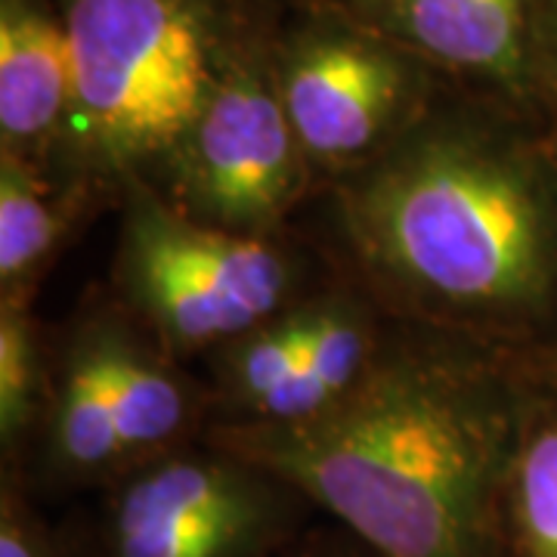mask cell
Here are the masks:
<instances>
[{
    "mask_svg": "<svg viewBox=\"0 0 557 557\" xmlns=\"http://www.w3.org/2000/svg\"><path fill=\"white\" fill-rule=\"evenodd\" d=\"M530 50L536 75L542 115L557 106V0H533L530 16Z\"/></svg>",
    "mask_w": 557,
    "mask_h": 557,
    "instance_id": "18",
    "label": "cell"
},
{
    "mask_svg": "<svg viewBox=\"0 0 557 557\" xmlns=\"http://www.w3.org/2000/svg\"><path fill=\"white\" fill-rule=\"evenodd\" d=\"M50 394L38 329L28 300H0V443L7 465H20L38 434Z\"/></svg>",
    "mask_w": 557,
    "mask_h": 557,
    "instance_id": "16",
    "label": "cell"
},
{
    "mask_svg": "<svg viewBox=\"0 0 557 557\" xmlns=\"http://www.w3.org/2000/svg\"><path fill=\"white\" fill-rule=\"evenodd\" d=\"M319 298H304L295 307L282 310L278 317L267 319L218 354V391L226 418L220 421H242L258 409L263 399L276 391L288 372L298 366L300 354L317 325Z\"/></svg>",
    "mask_w": 557,
    "mask_h": 557,
    "instance_id": "15",
    "label": "cell"
},
{
    "mask_svg": "<svg viewBox=\"0 0 557 557\" xmlns=\"http://www.w3.org/2000/svg\"><path fill=\"white\" fill-rule=\"evenodd\" d=\"M78 557H276L300 539L310 502L208 437L139 461L100 490Z\"/></svg>",
    "mask_w": 557,
    "mask_h": 557,
    "instance_id": "5",
    "label": "cell"
},
{
    "mask_svg": "<svg viewBox=\"0 0 557 557\" xmlns=\"http://www.w3.org/2000/svg\"><path fill=\"white\" fill-rule=\"evenodd\" d=\"M344 13L421 62L480 81L502 102L545 119L530 50L533 0H347Z\"/></svg>",
    "mask_w": 557,
    "mask_h": 557,
    "instance_id": "8",
    "label": "cell"
},
{
    "mask_svg": "<svg viewBox=\"0 0 557 557\" xmlns=\"http://www.w3.org/2000/svg\"><path fill=\"white\" fill-rule=\"evenodd\" d=\"M338 223L362 276L440 332L557 344V171L545 119L515 106H428L338 174Z\"/></svg>",
    "mask_w": 557,
    "mask_h": 557,
    "instance_id": "2",
    "label": "cell"
},
{
    "mask_svg": "<svg viewBox=\"0 0 557 557\" xmlns=\"http://www.w3.org/2000/svg\"><path fill=\"white\" fill-rule=\"evenodd\" d=\"M72 50L62 146L109 177L146 180L199 115L233 28L220 0H57Z\"/></svg>",
    "mask_w": 557,
    "mask_h": 557,
    "instance_id": "3",
    "label": "cell"
},
{
    "mask_svg": "<svg viewBox=\"0 0 557 557\" xmlns=\"http://www.w3.org/2000/svg\"><path fill=\"white\" fill-rule=\"evenodd\" d=\"M13 468V465H7ZM35 496L106 490L127 465L121 453L106 317L87 319L69 341L32 446L16 468Z\"/></svg>",
    "mask_w": 557,
    "mask_h": 557,
    "instance_id": "9",
    "label": "cell"
},
{
    "mask_svg": "<svg viewBox=\"0 0 557 557\" xmlns=\"http://www.w3.org/2000/svg\"><path fill=\"white\" fill-rule=\"evenodd\" d=\"M276 557H375L350 533L344 536H300Z\"/></svg>",
    "mask_w": 557,
    "mask_h": 557,
    "instance_id": "19",
    "label": "cell"
},
{
    "mask_svg": "<svg viewBox=\"0 0 557 557\" xmlns=\"http://www.w3.org/2000/svg\"><path fill=\"white\" fill-rule=\"evenodd\" d=\"M379 319L354 295H322L298 366L242 421H300L335 406L357 384L381 344Z\"/></svg>",
    "mask_w": 557,
    "mask_h": 557,
    "instance_id": "12",
    "label": "cell"
},
{
    "mask_svg": "<svg viewBox=\"0 0 557 557\" xmlns=\"http://www.w3.org/2000/svg\"><path fill=\"white\" fill-rule=\"evenodd\" d=\"M115 278L127 310L171 357L220 350L295 307L300 267L276 236L186 218L143 177L124 180Z\"/></svg>",
    "mask_w": 557,
    "mask_h": 557,
    "instance_id": "4",
    "label": "cell"
},
{
    "mask_svg": "<svg viewBox=\"0 0 557 557\" xmlns=\"http://www.w3.org/2000/svg\"><path fill=\"white\" fill-rule=\"evenodd\" d=\"M505 527L511 557H557V394L539 384L508 474Z\"/></svg>",
    "mask_w": 557,
    "mask_h": 557,
    "instance_id": "14",
    "label": "cell"
},
{
    "mask_svg": "<svg viewBox=\"0 0 557 557\" xmlns=\"http://www.w3.org/2000/svg\"><path fill=\"white\" fill-rule=\"evenodd\" d=\"M520 357H523V366H527L530 379L536 381L539 387H548V391L557 394V344L539 347V350H527Z\"/></svg>",
    "mask_w": 557,
    "mask_h": 557,
    "instance_id": "20",
    "label": "cell"
},
{
    "mask_svg": "<svg viewBox=\"0 0 557 557\" xmlns=\"http://www.w3.org/2000/svg\"><path fill=\"white\" fill-rule=\"evenodd\" d=\"M72 112V50L57 0H0V152L47 164Z\"/></svg>",
    "mask_w": 557,
    "mask_h": 557,
    "instance_id": "10",
    "label": "cell"
},
{
    "mask_svg": "<svg viewBox=\"0 0 557 557\" xmlns=\"http://www.w3.org/2000/svg\"><path fill=\"white\" fill-rule=\"evenodd\" d=\"M161 171V196L186 218L242 236H276L310 164L282 102L273 44L230 28L199 115Z\"/></svg>",
    "mask_w": 557,
    "mask_h": 557,
    "instance_id": "6",
    "label": "cell"
},
{
    "mask_svg": "<svg viewBox=\"0 0 557 557\" xmlns=\"http://www.w3.org/2000/svg\"><path fill=\"white\" fill-rule=\"evenodd\" d=\"M536 384L518 350L412 322L300 421H211L375 557H511L505 490Z\"/></svg>",
    "mask_w": 557,
    "mask_h": 557,
    "instance_id": "1",
    "label": "cell"
},
{
    "mask_svg": "<svg viewBox=\"0 0 557 557\" xmlns=\"http://www.w3.org/2000/svg\"><path fill=\"white\" fill-rule=\"evenodd\" d=\"M72 218L44 164L0 152V300H28Z\"/></svg>",
    "mask_w": 557,
    "mask_h": 557,
    "instance_id": "13",
    "label": "cell"
},
{
    "mask_svg": "<svg viewBox=\"0 0 557 557\" xmlns=\"http://www.w3.org/2000/svg\"><path fill=\"white\" fill-rule=\"evenodd\" d=\"M0 557H78L69 530L40 515L16 468H3L0 480Z\"/></svg>",
    "mask_w": 557,
    "mask_h": 557,
    "instance_id": "17",
    "label": "cell"
},
{
    "mask_svg": "<svg viewBox=\"0 0 557 557\" xmlns=\"http://www.w3.org/2000/svg\"><path fill=\"white\" fill-rule=\"evenodd\" d=\"M545 137H548V152H552V161H555L557 171V106L545 109Z\"/></svg>",
    "mask_w": 557,
    "mask_h": 557,
    "instance_id": "21",
    "label": "cell"
},
{
    "mask_svg": "<svg viewBox=\"0 0 557 557\" xmlns=\"http://www.w3.org/2000/svg\"><path fill=\"white\" fill-rule=\"evenodd\" d=\"M106 335L121 453L131 471L139 461L196 440L201 394L177 369V357H171L146 329L109 313Z\"/></svg>",
    "mask_w": 557,
    "mask_h": 557,
    "instance_id": "11",
    "label": "cell"
},
{
    "mask_svg": "<svg viewBox=\"0 0 557 557\" xmlns=\"http://www.w3.org/2000/svg\"><path fill=\"white\" fill-rule=\"evenodd\" d=\"M273 53L300 152L335 177L379 156L431 106L428 62L347 13L304 22Z\"/></svg>",
    "mask_w": 557,
    "mask_h": 557,
    "instance_id": "7",
    "label": "cell"
}]
</instances>
